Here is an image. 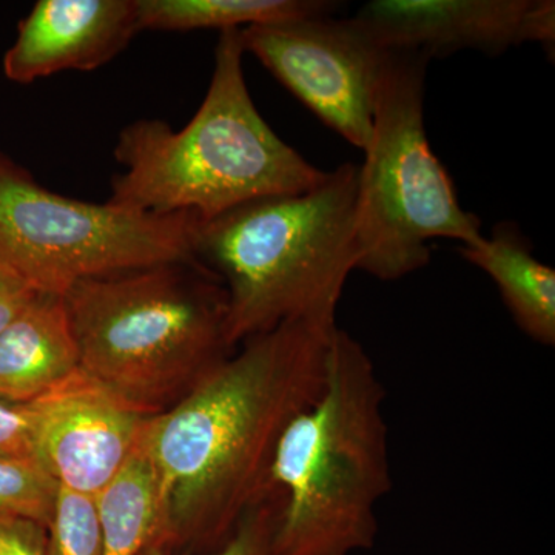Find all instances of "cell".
<instances>
[{
    "label": "cell",
    "instance_id": "1",
    "mask_svg": "<svg viewBox=\"0 0 555 555\" xmlns=\"http://www.w3.org/2000/svg\"><path fill=\"white\" fill-rule=\"evenodd\" d=\"M337 328L291 321L248 338L177 406L150 416L139 443L158 500L150 546L204 555L228 543L268 492L281 437L320 397Z\"/></svg>",
    "mask_w": 555,
    "mask_h": 555
},
{
    "label": "cell",
    "instance_id": "2",
    "mask_svg": "<svg viewBox=\"0 0 555 555\" xmlns=\"http://www.w3.org/2000/svg\"><path fill=\"white\" fill-rule=\"evenodd\" d=\"M240 30L221 31L206 98L188 126L141 119L120 131L112 203L201 222L268 196L317 188L327 171L278 137L248 93Z\"/></svg>",
    "mask_w": 555,
    "mask_h": 555
},
{
    "label": "cell",
    "instance_id": "3",
    "mask_svg": "<svg viewBox=\"0 0 555 555\" xmlns=\"http://www.w3.org/2000/svg\"><path fill=\"white\" fill-rule=\"evenodd\" d=\"M385 400L366 349L338 327L320 397L278 444L270 485L283 502L273 555H350L374 546L377 506L392 489Z\"/></svg>",
    "mask_w": 555,
    "mask_h": 555
},
{
    "label": "cell",
    "instance_id": "4",
    "mask_svg": "<svg viewBox=\"0 0 555 555\" xmlns=\"http://www.w3.org/2000/svg\"><path fill=\"white\" fill-rule=\"evenodd\" d=\"M358 166L341 164L317 188L268 196L198 222L195 258L228 294V339L291 321L337 323L347 278L357 270Z\"/></svg>",
    "mask_w": 555,
    "mask_h": 555
},
{
    "label": "cell",
    "instance_id": "5",
    "mask_svg": "<svg viewBox=\"0 0 555 555\" xmlns=\"http://www.w3.org/2000/svg\"><path fill=\"white\" fill-rule=\"evenodd\" d=\"M62 298L80 369L147 415L177 406L236 350L225 288L198 261L91 278Z\"/></svg>",
    "mask_w": 555,
    "mask_h": 555
},
{
    "label": "cell",
    "instance_id": "6",
    "mask_svg": "<svg viewBox=\"0 0 555 555\" xmlns=\"http://www.w3.org/2000/svg\"><path fill=\"white\" fill-rule=\"evenodd\" d=\"M415 51H389L375 89L372 134L358 167L357 270L398 281L430 262V241L483 238L460 204L425 127L426 67Z\"/></svg>",
    "mask_w": 555,
    "mask_h": 555
},
{
    "label": "cell",
    "instance_id": "7",
    "mask_svg": "<svg viewBox=\"0 0 555 555\" xmlns=\"http://www.w3.org/2000/svg\"><path fill=\"white\" fill-rule=\"evenodd\" d=\"M198 222L65 198L0 155V268L36 292L64 295L91 278L196 261Z\"/></svg>",
    "mask_w": 555,
    "mask_h": 555
},
{
    "label": "cell",
    "instance_id": "8",
    "mask_svg": "<svg viewBox=\"0 0 555 555\" xmlns=\"http://www.w3.org/2000/svg\"><path fill=\"white\" fill-rule=\"evenodd\" d=\"M251 53L294 96L353 147H367L375 89L387 53L356 17L241 28Z\"/></svg>",
    "mask_w": 555,
    "mask_h": 555
},
{
    "label": "cell",
    "instance_id": "9",
    "mask_svg": "<svg viewBox=\"0 0 555 555\" xmlns=\"http://www.w3.org/2000/svg\"><path fill=\"white\" fill-rule=\"evenodd\" d=\"M22 408L35 462L62 488L91 496L130 462L153 416L80 367Z\"/></svg>",
    "mask_w": 555,
    "mask_h": 555
},
{
    "label": "cell",
    "instance_id": "10",
    "mask_svg": "<svg viewBox=\"0 0 555 555\" xmlns=\"http://www.w3.org/2000/svg\"><path fill=\"white\" fill-rule=\"evenodd\" d=\"M356 20L386 51L427 60L477 50L500 56L513 47L555 43L554 0H372Z\"/></svg>",
    "mask_w": 555,
    "mask_h": 555
},
{
    "label": "cell",
    "instance_id": "11",
    "mask_svg": "<svg viewBox=\"0 0 555 555\" xmlns=\"http://www.w3.org/2000/svg\"><path fill=\"white\" fill-rule=\"evenodd\" d=\"M137 0H39L3 56L11 82L107 64L138 35Z\"/></svg>",
    "mask_w": 555,
    "mask_h": 555
},
{
    "label": "cell",
    "instance_id": "12",
    "mask_svg": "<svg viewBox=\"0 0 555 555\" xmlns=\"http://www.w3.org/2000/svg\"><path fill=\"white\" fill-rule=\"evenodd\" d=\"M62 295L38 292L0 332V400L25 404L78 371Z\"/></svg>",
    "mask_w": 555,
    "mask_h": 555
},
{
    "label": "cell",
    "instance_id": "13",
    "mask_svg": "<svg viewBox=\"0 0 555 555\" xmlns=\"http://www.w3.org/2000/svg\"><path fill=\"white\" fill-rule=\"evenodd\" d=\"M459 251L494 281L524 334L539 345H555V270L534 257L531 243L514 222L496 224L489 238Z\"/></svg>",
    "mask_w": 555,
    "mask_h": 555
},
{
    "label": "cell",
    "instance_id": "14",
    "mask_svg": "<svg viewBox=\"0 0 555 555\" xmlns=\"http://www.w3.org/2000/svg\"><path fill=\"white\" fill-rule=\"evenodd\" d=\"M331 0H137L139 30H241L255 25L334 16Z\"/></svg>",
    "mask_w": 555,
    "mask_h": 555
},
{
    "label": "cell",
    "instance_id": "15",
    "mask_svg": "<svg viewBox=\"0 0 555 555\" xmlns=\"http://www.w3.org/2000/svg\"><path fill=\"white\" fill-rule=\"evenodd\" d=\"M105 555H138L150 545L158 520L156 481L141 448L96 496Z\"/></svg>",
    "mask_w": 555,
    "mask_h": 555
},
{
    "label": "cell",
    "instance_id": "16",
    "mask_svg": "<svg viewBox=\"0 0 555 555\" xmlns=\"http://www.w3.org/2000/svg\"><path fill=\"white\" fill-rule=\"evenodd\" d=\"M47 555H105L96 496L57 489Z\"/></svg>",
    "mask_w": 555,
    "mask_h": 555
},
{
    "label": "cell",
    "instance_id": "17",
    "mask_svg": "<svg viewBox=\"0 0 555 555\" xmlns=\"http://www.w3.org/2000/svg\"><path fill=\"white\" fill-rule=\"evenodd\" d=\"M60 485L35 460L0 456V513L49 528Z\"/></svg>",
    "mask_w": 555,
    "mask_h": 555
},
{
    "label": "cell",
    "instance_id": "18",
    "mask_svg": "<svg viewBox=\"0 0 555 555\" xmlns=\"http://www.w3.org/2000/svg\"><path fill=\"white\" fill-rule=\"evenodd\" d=\"M280 489L270 485L257 505L247 511L238 528L219 550L204 555H273V531H275L278 513H280ZM138 555H171L159 547H142Z\"/></svg>",
    "mask_w": 555,
    "mask_h": 555
},
{
    "label": "cell",
    "instance_id": "19",
    "mask_svg": "<svg viewBox=\"0 0 555 555\" xmlns=\"http://www.w3.org/2000/svg\"><path fill=\"white\" fill-rule=\"evenodd\" d=\"M0 555H47V528L0 513Z\"/></svg>",
    "mask_w": 555,
    "mask_h": 555
},
{
    "label": "cell",
    "instance_id": "20",
    "mask_svg": "<svg viewBox=\"0 0 555 555\" xmlns=\"http://www.w3.org/2000/svg\"><path fill=\"white\" fill-rule=\"evenodd\" d=\"M0 456L35 460L30 426L22 404L0 400Z\"/></svg>",
    "mask_w": 555,
    "mask_h": 555
},
{
    "label": "cell",
    "instance_id": "21",
    "mask_svg": "<svg viewBox=\"0 0 555 555\" xmlns=\"http://www.w3.org/2000/svg\"><path fill=\"white\" fill-rule=\"evenodd\" d=\"M38 292L9 270L0 268V332L14 320Z\"/></svg>",
    "mask_w": 555,
    "mask_h": 555
}]
</instances>
